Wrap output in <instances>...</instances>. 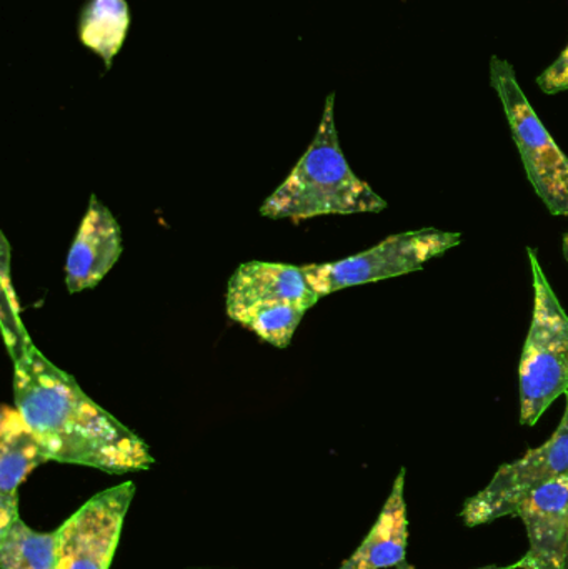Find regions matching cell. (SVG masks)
Instances as JSON below:
<instances>
[{"mask_svg":"<svg viewBox=\"0 0 568 569\" xmlns=\"http://www.w3.org/2000/svg\"><path fill=\"white\" fill-rule=\"evenodd\" d=\"M13 398L50 461L123 475L149 470L156 460L136 431L103 410L72 375L32 345L13 361Z\"/></svg>","mask_w":568,"mask_h":569,"instance_id":"obj_1","label":"cell"},{"mask_svg":"<svg viewBox=\"0 0 568 569\" xmlns=\"http://www.w3.org/2000/svg\"><path fill=\"white\" fill-rule=\"evenodd\" d=\"M564 256H566V260L568 262V233L564 237Z\"/></svg>","mask_w":568,"mask_h":569,"instance_id":"obj_18","label":"cell"},{"mask_svg":"<svg viewBox=\"0 0 568 569\" xmlns=\"http://www.w3.org/2000/svg\"><path fill=\"white\" fill-rule=\"evenodd\" d=\"M333 103L336 93H330L312 143L289 177L262 203L260 216L307 220L387 209L386 200L350 169L340 147Z\"/></svg>","mask_w":568,"mask_h":569,"instance_id":"obj_2","label":"cell"},{"mask_svg":"<svg viewBox=\"0 0 568 569\" xmlns=\"http://www.w3.org/2000/svg\"><path fill=\"white\" fill-rule=\"evenodd\" d=\"M319 300L302 267L253 260L230 277L226 310L230 320L249 328L260 340L286 348L303 315Z\"/></svg>","mask_w":568,"mask_h":569,"instance_id":"obj_3","label":"cell"},{"mask_svg":"<svg viewBox=\"0 0 568 569\" xmlns=\"http://www.w3.org/2000/svg\"><path fill=\"white\" fill-rule=\"evenodd\" d=\"M406 468L396 478L390 497L387 498L376 525L356 553L343 561L339 569L397 568L406 561L409 543V518H407Z\"/></svg>","mask_w":568,"mask_h":569,"instance_id":"obj_12","label":"cell"},{"mask_svg":"<svg viewBox=\"0 0 568 569\" xmlns=\"http://www.w3.org/2000/svg\"><path fill=\"white\" fill-rule=\"evenodd\" d=\"M47 461L46 450L20 411L6 405L0 421V533L20 518V485Z\"/></svg>","mask_w":568,"mask_h":569,"instance_id":"obj_11","label":"cell"},{"mask_svg":"<svg viewBox=\"0 0 568 569\" xmlns=\"http://www.w3.org/2000/svg\"><path fill=\"white\" fill-rule=\"evenodd\" d=\"M2 239V252H0V288H2V298H0V320H2L3 340H6L7 351H9L12 361L19 360L27 348L32 347L29 331L23 327L20 320L19 301H17L16 290H13L12 277H10V247L6 236L0 233Z\"/></svg>","mask_w":568,"mask_h":569,"instance_id":"obj_15","label":"cell"},{"mask_svg":"<svg viewBox=\"0 0 568 569\" xmlns=\"http://www.w3.org/2000/svg\"><path fill=\"white\" fill-rule=\"evenodd\" d=\"M544 93L568 92V42L560 56L537 77Z\"/></svg>","mask_w":568,"mask_h":569,"instance_id":"obj_16","label":"cell"},{"mask_svg":"<svg viewBox=\"0 0 568 569\" xmlns=\"http://www.w3.org/2000/svg\"><path fill=\"white\" fill-rule=\"evenodd\" d=\"M129 7L126 0H89L79 20L83 46L102 57L107 67L122 49L129 30Z\"/></svg>","mask_w":568,"mask_h":569,"instance_id":"obj_13","label":"cell"},{"mask_svg":"<svg viewBox=\"0 0 568 569\" xmlns=\"http://www.w3.org/2000/svg\"><path fill=\"white\" fill-rule=\"evenodd\" d=\"M566 569H568V558H567V567H566Z\"/></svg>","mask_w":568,"mask_h":569,"instance_id":"obj_19","label":"cell"},{"mask_svg":"<svg viewBox=\"0 0 568 569\" xmlns=\"http://www.w3.org/2000/svg\"><path fill=\"white\" fill-rule=\"evenodd\" d=\"M0 567L2 569L57 568V533H40L17 518L0 533Z\"/></svg>","mask_w":568,"mask_h":569,"instance_id":"obj_14","label":"cell"},{"mask_svg":"<svg viewBox=\"0 0 568 569\" xmlns=\"http://www.w3.org/2000/svg\"><path fill=\"white\" fill-rule=\"evenodd\" d=\"M490 83L496 89L514 142L522 157L527 179L552 216L568 217V159L557 146L517 82L516 70L507 60H490Z\"/></svg>","mask_w":568,"mask_h":569,"instance_id":"obj_5","label":"cell"},{"mask_svg":"<svg viewBox=\"0 0 568 569\" xmlns=\"http://www.w3.org/2000/svg\"><path fill=\"white\" fill-rule=\"evenodd\" d=\"M567 407L556 433L540 445L527 451L512 463L502 465L494 475L490 483L479 493L467 500L464 507V523L467 527H480L492 523L499 518L512 517L520 505L544 485L556 480L568 471V391Z\"/></svg>","mask_w":568,"mask_h":569,"instance_id":"obj_7","label":"cell"},{"mask_svg":"<svg viewBox=\"0 0 568 569\" xmlns=\"http://www.w3.org/2000/svg\"><path fill=\"white\" fill-rule=\"evenodd\" d=\"M122 230L97 196H90L86 216L77 230L66 262V284L70 293L93 288L122 256Z\"/></svg>","mask_w":568,"mask_h":569,"instance_id":"obj_10","label":"cell"},{"mask_svg":"<svg viewBox=\"0 0 568 569\" xmlns=\"http://www.w3.org/2000/svg\"><path fill=\"white\" fill-rule=\"evenodd\" d=\"M517 517L529 537L524 569H566L568 558V471L534 491Z\"/></svg>","mask_w":568,"mask_h":569,"instance_id":"obj_9","label":"cell"},{"mask_svg":"<svg viewBox=\"0 0 568 569\" xmlns=\"http://www.w3.org/2000/svg\"><path fill=\"white\" fill-rule=\"evenodd\" d=\"M462 242L457 232L420 229L387 237L372 249L347 259L302 267L319 298L343 288L357 287L419 272L426 263L456 249Z\"/></svg>","mask_w":568,"mask_h":569,"instance_id":"obj_6","label":"cell"},{"mask_svg":"<svg viewBox=\"0 0 568 569\" xmlns=\"http://www.w3.org/2000/svg\"><path fill=\"white\" fill-rule=\"evenodd\" d=\"M529 253L534 311L520 360V423L534 427L550 405L568 391V315L544 273L534 249Z\"/></svg>","mask_w":568,"mask_h":569,"instance_id":"obj_4","label":"cell"},{"mask_svg":"<svg viewBox=\"0 0 568 569\" xmlns=\"http://www.w3.org/2000/svg\"><path fill=\"white\" fill-rule=\"evenodd\" d=\"M522 567H524L522 560H520L519 563L510 565V567H486V568H479V569H517V568H522ZM397 569H416V568L410 567V565L407 563V561H403V563H400L399 567H397Z\"/></svg>","mask_w":568,"mask_h":569,"instance_id":"obj_17","label":"cell"},{"mask_svg":"<svg viewBox=\"0 0 568 569\" xmlns=\"http://www.w3.org/2000/svg\"><path fill=\"white\" fill-rule=\"evenodd\" d=\"M133 497L136 485L126 481L80 507L56 531L57 568L109 569Z\"/></svg>","mask_w":568,"mask_h":569,"instance_id":"obj_8","label":"cell"}]
</instances>
